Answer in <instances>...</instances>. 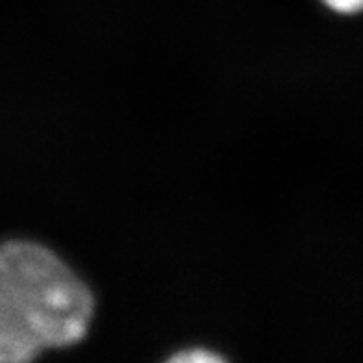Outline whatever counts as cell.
<instances>
[{"label":"cell","mask_w":363,"mask_h":363,"mask_svg":"<svg viewBox=\"0 0 363 363\" xmlns=\"http://www.w3.org/2000/svg\"><path fill=\"white\" fill-rule=\"evenodd\" d=\"M323 2L340 13H358L363 10V0H323Z\"/></svg>","instance_id":"3"},{"label":"cell","mask_w":363,"mask_h":363,"mask_svg":"<svg viewBox=\"0 0 363 363\" xmlns=\"http://www.w3.org/2000/svg\"><path fill=\"white\" fill-rule=\"evenodd\" d=\"M167 363H226L225 359L217 356V354L210 352V350H186L177 356H172Z\"/></svg>","instance_id":"2"},{"label":"cell","mask_w":363,"mask_h":363,"mask_svg":"<svg viewBox=\"0 0 363 363\" xmlns=\"http://www.w3.org/2000/svg\"><path fill=\"white\" fill-rule=\"evenodd\" d=\"M93 298L80 278L50 250L6 243L0 254V362L30 363L52 347L80 341Z\"/></svg>","instance_id":"1"}]
</instances>
